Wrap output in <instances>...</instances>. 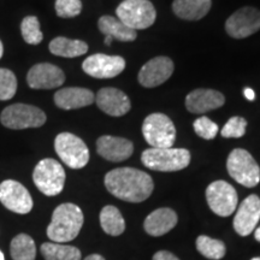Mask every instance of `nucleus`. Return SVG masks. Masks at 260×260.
<instances>
[{
    "instance_id": "20e7f679",
    "label": "nucleus",
    "mask_w": 260,
    "mask_h": 260,
    "mask_svg": "<svg viewBox=\"0 0 260 260\" xmlns=\"http://www.w3.org/2000/svg\"><path fill=\"white\" fill-rule=\"evenodd\" d=\"M116 14L122 23L135 31L149 28L157 18V12L149 0H124L116 9Z\"/></svg>"
},
{
    "instance_id": "4468645a",
    "label": "nucleus",
    "mask_w": 260,
    "mask_h": 260,
    "mask_svg": "<svg viewBox=\"0 0 260 260\" xmlns=\"http://www.w3.org/2000/svg\"><path fill=\"white\" fill-rule=\"evenodd\" d=\"M260 220V198L252 194L240 204L234 217V229L240 236H248Z\"/></svg>"
},
{
    "instance_id": "f8f14e48",
    "label": "nucleus",
    "mask_w": 260,
    "mask_h": 260,
    "mask_svg": "<svg viewBox=\"0 0 260 260\" xmlns=\"http://www.w3.org/2000/svg\"><path fill=\"white\" fill-rule=\"evenodd\" d=\"M0 203L15 213L27 214L32 209V199L27 188L14 180L0 183Z\"/></svg>"
},
{
    "instance_id": "7c9ffc66",
    "label": "nucleus",
    "mask_w": 260,
    "mask_h": 260,
    "mask_svg": "<svg viewBox=\"0 0 260 260\" xmlns=\"http://www.w3.org/2000/svg\"><path fill=\"white\" fill-rule=\"evenodd\" d=\"M247 121L242 117H232L223 126L220 135L225 139H239L246 134Z\"/></svg>"
},
{
    "instance_id": "9d476101",
    "label": "nucleus",
    "mask_w": 260,
    "mask_h": 260,
    "mask_svg": "<svg viewBox=\"0 0 260 260\" xmlns=\"http://www.w3.org/2000/svg\"><path fill=\"white\" fill-rule=\"evenodd\" d=\"M206 199L211 211L220 217L233 214L239 203L235 188L225 181L212 182L206 189Z\"/></svg>"
},
{
    "instance_id": "5701e85b",
    "label": "nucleus",
    "mask_w": 260,
    "mask_h": 260,
    "mask_svg": "<svg viewBox=\"0 0 260 260\" xmlns=\"http://www.w3.org/2000/svg\"><path fill=\"white\" fill-rule=\"evenodd\" d=\"M98 27H99V30L105 37H111L112 39H116V40L122 42L134 41L136 37H138L135 30L126 27L118 18L112 17V16L109 15H105L99 18Z\"/></svg>"
},
{
    "instance_id": "a19ab883",
    "label": "nucleus",
    "mask_w": 260,
    "mask_h": 260,
    "mask_svg": "<svg viewBox=\"0 0 260 260\" xmlns=\"http://www.w3.org/2000/svg\"><path fill=\"white\" fill-rule=\"evenodd\" d=\"M251 260H260V258H253V259H251Z\"/></svg>"
},
{
    "instance_id": "6e6552de",
    "label": "nucleus",
    "mask_w": 260,
    "mask_h": 260,
    "mask_svg": "<svg viewBox=\"0 0 260 260\" xmlns=\"http://www.w3.org/2000/svg\"><path fill=\"white\" fill-rule=\"evenodd\" d=\"M0 122L6 128L14 130L40 128L46 123V115L37 106L14 104L3 110Z\"/></svg>"
},
{
    "instance_id": "72a5a7b5",
    "label": "nucleus",
    "mask_w": 260,
    "mask_h": 260,
    "mask_svg": "<svg viewBox=\"0 0 260 260\" xmlns=\"http://www.w3.org/2000/svg\"><path fill=\"white\" fill-rule=\"evenodd\" d=\"M153 260H180L176 255L168 251H159L153 255Z\"/></svg>"
},
{
    "instance_id": "1a4fd4ad",
    "label": "nucleus",
    "mask_w": 260,
    "mask_h": 260,
    "mask_svg": "<svg viewBox=\"0 0 260 260\" xmlns=\"http://www.w3.org/2000/svg\"><path fill=\"white\" fill-rule=\"evenodd\" d=\"M54 149L60 160L71 169H82L89 161V151L79 136L60 133L54 140Z\"/></svg>"
},
{
    "instance_id": "39448f33",
    "label": "nucleus",
    "mask_w": 260,
    "mask_h": 260,
    "mask_svg": "<svg viewBox=\"0 0 260 260\" xmlns=\"http://www.w3.org/2000/svg\"><path fill=\"white\" fill-rule=\"evenodd\" d=\"M142 134L151 148H171L176 140V128L164 113H152L145 118Z\"/></svg>"
},
{
    "instance_id": "0eeeda50",
    "label": "nucleus",
    "mask_w": 260,
    "mask_h": 260,
    "mask_svg": "<svg viewBox=\"0 0 260 260\" xmlns=\"http://www.w3.org/2000/svg\"><path fill=\"white\" fill-rule=\"evenodd\" d=\"M229 175L237 183L247 188L258 186L260 182V168L249 152L236 148L232 151L226 160Z\"/></svg>"
},
{
    "instance_id": "b1692460",
    "label": "nucleus",
    "mask_w": 260,
    "mask_h": 260,
    "mask_svg": "<svg viewBox=\"0 0 260 260\" xmlns=\"http://www.w3.org/2000/svg\"><path fill=\"white\" fill-rule=\"evenodd\" d=\"M50 52L52 54L64 58H75L86 54L88 51V45L81 40L58 37L50 42Z\"/></svg>"
},
{
    "instance_id": "4c0bfd02",
    "label": "nucleus",
    "mask_w": 260,
    "mask_h": 260,
    "mask_svg": "<svg viewBox=\"0 0 260 260\" xmlns=\"http://www.w3.org/2000/svg\"><path fill=\"white\" fill-rule=\"evenodd\" d=\"M113 39L111 37H105V45H107V46H110L111 45Z\"/></svg>"
},
{
    "instance_id": "cd10ccee",
    "label": "nucleus",
    "mask_w": 260,
    "mask_h": 260,
    "mask_svg": "<svg viewBox=\"0 0 260 260\" xmlns=\"http://www.w3.org/2000/svg\"><path fill=\"white\" fill-rule=\"evenodd\" d=\"M197 248L205 258L212 260L222 259L226 253L224 242L205 235H201L197 239Z\"/></svg>"
},
{
    "instance_id": "9b49d317",
    "label": "nucleus",
    "mask_w": 260,
    "mask_h": 260,
    "mask_svg": "<svg viewBox=\"0 0 260 260\" xmlns=\"http://www.w3.org/2000/svg\"><path fill=\"white\" fill-rule=\"evenodd\" d=\"M260 29V11L252 6L237 10L225 22V30L234 39L251 37Z\"/></svg>"
},
{
    "instance_id": "4be33fe9",
    "label": "nucleus",
    "mask_w": 260,
    "mask_h": 260,
    "mask_svg": "<svg viewBox=\"0 0 260 260\" xmlns=\"http://www.w3.org/2000/svg\"><path fill=\"white\" fill-rule=\"evenodd\" d=\"M212 0H174L172 11L186 21H199L209 14Z\"/></svg>"
},
{
    "instance_id": "ea45409f",
    "label": "nucleus",
    "mask_w": 260,
    "mask_h": 260,
    "mask_svg": "<svg viewBox=\"0 0 260 260\" xmlns=\"http://www.w3.org/2000/svg\"><path fill=\"white\" fill-rule=\"evenodd\" d=\"M0 260H5V258H4V254H3V252L0 251Z\"/></svg>"
},
{
    "instance_id": "f03ea898",
    "label": "nucleus",
    "mask_w": 260,
    "mask_h": 260,
    "mask_svg": "<svg viewBox=\"0 0 260 260\" xmlns=\"http://www.w3.org/2000/svg\"><path fill=\"white\" fill-rule=\"evenodd\" d=\"M83 213L77 205L61 204L53 211L52 220L47 228V236L56 243L73 241L83 225Z\"/></svg>"
},
{
    "instance_id": "393cba45",
    "label": "nucleus",
    "mask_w": 260,
    "mask_h": 260,
    "mask_svg": "<svg viewBox=\"0 0 260 260\" xmlns=\"http://www.w3.org/2000/svg\"><path fill=\"white\" fill-rule=\"evenodd\" d=\"M100 225L107 235L119 236L125 230V220L117 207L107 205L100 212Z\"/></svg>"
},
{
    "instance_id": "a878e982",
    "label": "nucleus",
    "mask_w": 260,
    "mask_h": 260,
    "mask_svg": "<svg viewBox=\"0 0 260 260\" xmlns=\"http://www.w3.org/2000/svg\"><path fill=\"white\" fill-rule=\"evenodd\" d=\"M40 251L45 260H81V251L74 246L46 242L42 243Z\"/></svg>"
},
{
    "instance_id": "bb28decb",
    "label": "nucleus",
    "mask_w": 260,
    "mask_h": 260,
    "mask_svg": "<svg viewBox=\"0 0 260 260\" xmlns=\"http://www.w3.org/2000/svg\"><path fill=\"white\" fill-rule=\"evenodd\" d=\"M10 253L14 260H35L37 246L34 240L27 234H18L12 239Z\"/></svg>"
},
{
    "instance_id": "f3484780",
    "label": "nucleus",
    "mask_w": 260,
    "mask_h": 260,
    "mask_svg": "<svg viewBox=\"0 0 260 260\" xmlns=\"http://www.w3.org/2000/svg\"><path fill=\"white\" fill-rule=\"evenodd\" d=\"M96 152L100 157L109 161L118 162L126 160L134 152V145L124 138L104 135L98 139Z\"/></svg>"
},
{
    "instance_id": "2f4dec72",
    "label": "nucleus",
    "mask_w": 260,
    "mask_h": 260,
    "mask_svg": "<svg viewBox=\"0 0 260 260\" xmlns=\"http://www.w3.org/2000/svg\"><path fill=\"white\" fill-rule=\"evenodd\" d=\"M193 126L195 133L205 140H213L219 132L218 125L206 116H201L198 119H195Z\"/></svg>"
},
{
    "instance_id": "7ed1b4c3",
    "label": "nucleus",
    "mask_w": 260,
    "mask_h": 260,
    "mask_svg": "<svg viewBox=\"0 0 260 260\" xmlns=\"http://www.w3.org/2000/svg\"><path fill=\"white\" fill-rule=\"evenodd\" d=\"M141 161L149 170L180 171L189 165L190 153L184 148H148L142 152Z\"/></svg>"
},
{
    "instance_id": "aec40b11",
    "label": "nucleus",
    "mask_w": 260,
    "mask_h": 260,
    "mask_svg": "<svg viewBox=\"0 0 260 260\" xmlns=\"http://www.w3.org/2000/svg\"><path fill=\"white\" fill-rule=\"evenodd\" d=\"M95 95L92 90L81 87H68L54 94V103L61 110H75L92 105Z\"/></svg>"
},
{
    "instance_id": "6ab92c4d",
    "label": "nucleus",
    "mask_w": 260,
    "mask_h": 260,
    "mask_svg": "<svg viewBox=\"0 0 260 260\" xmlns=\"http://www.w3.org/2000/svg\"><path fill=\"white\" fill-rule=\"evenodd\" d=\"M225 103V98L218 90L214 89H195L186 98V107L191 113H205L211 110L222 107Z\"/></svg>"
},
{
    "instance_id": "a211bd4d",
    "label": "nucleus",
    "mask_w": 260,
    "mask_h": 260,
    "mask_svg": "<svg viewBox=\"0 0 260 260\" xmlns=\"http://www.w3.org/2000/svg\"><path fill=\"white\" fill-rule=\"evenodd\" d=\"M95 103L98 107L112 117H121L130 111V100L122 90L106 87L96 93Z\"/></svg>"
},
{
    "instance_id": "ddd939ff",
    "label": "nucleus",
    "mask_w": 260,
    "mask_h": 260,
    "mask_svg": "<svg viewBox=\"0 0 260 260\" xmlns=\"http://www.w3.org/2000/svg\"><path fill=\"white\" fill-rule=\"evenodd\" d=\"M82 69L94 79H112L125 69V60L119 56L95 53L84 59Z\"/></svg>"
},
{
    "instance_id": "473e14b6",
    "label": "nucleus",
    "mask_w": 260,
    "mask_h": 260,
    "mask_svg": "<svg viewBox=\"0 0 260 260\" xmlns=\"http://www.w3.org/2000/svg\"><path fill=\"white\" fill-rule=\"evenodd\" d=\"M54 8L58 17L73 18L81 14L82 3L81 0H56Z\"/></svg>"
},
{
    "instance_id": "e433bc0d",
    "label": "nucleus",
    "mask_w": 260,
    "mask_h": 260,
    "mask_svg": "<svg viewBox=\"0 0 260 260\" xmlns=\"http://www.w3.org/2000/svg\"><path fill=\"white\" fill-rule=\"evenodd\" d=\"M254 237H255L256 241H259V242H260V226H259V228H256V229H255V232H254Z\"/></svg>"
},
{
    "instance_id": "58836bf2",
    "label": "nucleus",
    "mask_w": 260,
    "mask_h": 260,
    "mask_svg": "<svg viewBox=\"0 0 260 260\" xmlns=\"http://www.w3.org/2000/svg\"><path fill=\"white\" fill-rule=\"evenodd\" d=\"M3 53H4V47H3V42L0 41V59H2Z\"/></svg>"
},
{
    "instance_id": "f704fd0d",
    "label": "nucleus",
    "mask_w": 260,
    "mask_h": 260,
    "mask_svg": "<svg viewBox=\"0 0 260 260\" xmlns=\"http://www.w3.org/2000/svg\"><path fill=\"white\" fill-rule=\"evenodd\" d=\"M243 94H245L246 99L249 100V102H253V100L255 99V93L252 88H245V90H243Z\"/></svg>"
},
{
    "instance_id": "f257e3e1",
    "label": "nucleus",
    "mask_w": 260,
    "mask_h": 260,
    "mask_svg": "<svg viewBox=\"0 0 260 260\" xmlns=\"http://www.w3.org/2000/svg\"><path fill=\"white\" fill-rule=\"evenodd\" d=\"M105 187L113 197L128 203H142L151 197L154 183L147 172L134 168H118L107 172Z\"/></svg>"
},
{
    "instance_id": "c756f323",
    "label": "nucleus",
    "mask_w": 260,
    "mask_h": 260,
    "mask_svg": "<svg viewBox=\"0 0 260 260\" xmlns=\"http://www.w3.org/2000/svg\"><path fill=\"white\" fill-rule=\"evenodd\" d=\"M17 92V79L11 70L0 68V100L5 102L15 96Z\"/></svg>"
},
{
    "instance_id": "412c9836",
    "label": "nucleus",
    "mask_w": 260,
    "mask_h": 260,
    "mask_svg": "<svg viewBox=\"0 0 260 260\" xmlns=\"http://www.w3.org/2000/svg\"><path fill=\"white\" fill-rule=\"evenodd\" d=\"M177 224V214L169 207H161L149 213L145 219L144 228L151 236H161L174 229Z\"/></svg>"
},
{
    "instance_id": "c9c22d12",
    "label": "nucleus",
    "mask_w": 260,
    "mask_h": 260,
    "mask_svg": "<svg viewBox=\"0 0 260 260\" xmlns=\"http://www.w3.org/2000/svg\"><path fill=\"white\" fill-rule=\"evenodd\" d=\"M83 260H105V258H104V256L100 255V254H90Z\"/></svg>"
},
{
    "instance_id": "423d86ee",
    "label": "nucleus",
    "mask_w": 260,
    "mask_h": 260,
    "mask_svg": "<svg viewBox=\"0 0 260 260\" xmlns=\"http://www.w3.org/2000/svg\"><path fill=\"white\" fill-rule=\"evenodd\" d=\"M32 181L42 194L56 197L61 193L65 184L64 168L56 159H42L34 169Z\"/></svg>"
},
{
    "instance_id": "c85d7f7f",
    "label": "nucleus",
    "mask_w": 260,
    "mask_h": 260,
    "mask_svg": "<svg viewBox=\"0 0 260 260\" xmlns=\"http://www.w3.org/2000/svg\"><path fill=\"white\" fill-rule=\"evenodd\" d=\"M21 31L23 40L29 45H39L44 40L40 30V22L35 16H27L21 23Z\"/></svg>"
},
{
    "instance_id": "dca6fc26",
    "label": "nucleus",
    "mask_w": 260,
    "mask_h": 260,
    "mask_svg": "<svg viewBox=\"0 0 260 260\" xmlns=\"http://www.w3.org/2000/svg\"><path fill=\"white\" fill-rule=\"evenodd\" d=\"M65 75L60 68L51 63L34 65L27 75V82L32 89H53L60 87Z\"/></svg>"
},
{
    "instance_id": "2eb2a0df",
    "label": "nucleus",
    "mask_w": 260,
    "mask_h": 260,
    "mask_svg": "<svg viewBox=\"0 0 260 260\" xmlns=\"http://www.w3.org/2000/svg\"><path fill=\"white\" fill-rule=\"evenodd\" d=\"M174 63L169 57H155L147 61L139 73V82L146 88H154L170 79Z\"/></svg>"
}]
</instances>
